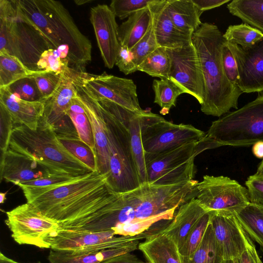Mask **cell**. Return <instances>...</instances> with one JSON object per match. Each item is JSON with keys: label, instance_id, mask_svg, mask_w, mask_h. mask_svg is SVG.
<instances>
[{"label": "cell", "instance_id": "1", "mask_svg": "<svg viewBox=\"0 0 263 263\" xmlns=\"http://www.w3.org/2000/svg\"><path fill=\"white\" fill-rule=\"evenodd\" d=\"M118 194L108 185L107 175L95 171L26 199L60 228L68 229L100 216Z\"/></svg>", "mask_w": 263, "mask_h": 263}, {"label": "cell", "instance_id": "2", "mask_svg": "<svg viewBox=\"0 0 263 263\" xmlns=\"http://www.w3.org/2000/svg\"><path fill=\"white\" fill-rule=\"evenodd\" d=\"M16 13L34 30L48 49L67 45L68 60L78 71L91 60V43L79 29L68 10L53 0L13 1Z\"/></svg>", "mask_w": 263, "mask_h": 263}, {"label": "cell", "instance_id": "3", "mask_svg": "<svg viewBox=\"0 0 263 263\" xmlns=\"http://www.w3.org/2000/svg\"><path fill=\"white\" fill-rule=\"evenodd\" d=\"M226 40L215 25L202 23L192 34V42L198 53L204 82V98L201 110L220 117L231 108L238 109L243 93L228 79L222 64V48Z\"/></svg>", "mask_w": 263, "mask_h": 263}, {"label": "cell", "instance_id": "4", "mask_svg": "<svg viewBox=\"0 0 263 263\" xmlns=\"http://www.w3.org/2000/svg\"><path fill=\"white\" fill-rule=\"evenodd\" d=\"M105 122L109 152L107 182L117 193L134 190L141 184L133 157L128 122L133 111L109 100L97 98Z\"/></svg>", "mask_w": 263, "mask_h": 263}, {"label": "cell", "instance_id": "5", "mask_svg": "<svg viewBox=\"0 0 263 263\" xmlns=\"http://www.w3.org/2000/svg\"><path fill=\"white\" fill-rule=\"evenodd\" d=\"M9 148L35 161L52 175L80 176L92 172L65 147L53 127L42 119L35 130L15 125Z\"/></svg>", "mask_w": 263, "mask_h": 263}, {"label": "cell", "instance_id": "6", "mask_svg": "<svg viewBox=\"0 0 263 263\" xmlns=\"http://www.w3.org/2000/svg\"><path fill=\"white\" fill-rule=\"evenodd\" d=\"M259 141H263V95L212 122L200 145L204 151L225 145H253Z\"/></svg>", "mask_w": 263, "mask_h": 263}, {"label": "cell", "instance_id": "7", "mask_svg": "<svg viewBox=\"0 0 263 263\" xmlns=\"http://www.w3.org/2000/svg\"><path fill=\"white\" fill-rule=\"evenodd\" d=\"M46 48L41 37L18 17L13 1L0 0V54L14 56L39 70L37 63Z\"/></svg>", "mask_w": 263, "mask_h": 263}, {"label": "cell", "instance_id": "8", "mask_svg": "<svg viewBox=\"0 0 263 263\" xmlns=\"http://www.w3.org/2000/svg\"><path fill=\"white\" fill-rule=\"evenodd\" d=\"M199 141L188 142L155 154L145 153L147 183L170 185L194 180Z\"/></svg>", "mask_w": 263, "mask_h": 263}, {"label": "cell", "instance_id": "9", "mask_svg": "<svg viewBox=\"0 0 263 263\" xmlns=\"http://www.w3.org/2000/svg\"><path fill=\"white\" fill-rule=\"evenodd\" d=\"M141 138L145 153H161L183 144L199 141L205 133L192 125L174 124L144 110L142 114Z\"/></svg>", "mask_w": 263, "mask_h": 263}, {"label": "cell", "instance_id": "10", "mask_svg": "<svg viewBox=\"0 0 263 263\" xmlns=\"http://www.w3.org/2000/svg\"><path fill=\"white\" fill-rule=\"evenodd\" d=\"M194 197L208 212L235 214L250 202L247 189L223 176H204Z\"/></svg>", "mask_w": 263, "mask_h": 263}, {"label": "cell", "instance_id": "11", "mask_svg": "<svg viewBox=\"0 0 263 263\" xmlns=\"http://www.w3.org/2000/svg\"><path fill=\"white\" fill-rule=\"evenodd\" d=\"M6 215L5 223L17 243L40 248H50L48 238L60 228L55 221L28 202L7 212Z\"/></svg>", "mask_w": 263, "mask_h": 263}, {"label": "cell", "instance_id": "12", "mask_svg": "<svg viewBox=\"0 0 263 263\" xmlns=\"http://www.w3.org/2000/svg\"><path fill=\"white\" fill-rule=\"evenodd\" d=\"M76 76L92 96L104 99L136 112L143 111L139 105L137 86L133 80L104 72L93 74L77 70Z\"/></svg>", "mask_w": 263, "mask_h": 263}, {"label": "cell", "instance_id": "13", "mask_svg": "<svg viewBox=\"0 0 263 263\" xmlns=\"http://www.w3.org/2000/svg\"><path fill=\"white\" fill-rule=\"evenodd\" d=\"M166 50L171 59L168 78L201 105L204 98V79L200 61L192 42L179 49Z\"/></svg>", "mask_w": 263, "mask_h": 263}, {"label": "cell", "instance_id": "14", "mask_svg": "<svg viewBox=\"0 0 263 263\" xmlns=\"http://www.w3.org/2000/svg\"><path fill=\"white\" fill-rule=\"evenodd\" d=\"M76 70L71 68L62 73L60 83L48 98L43 100L44 112L42 119L51 125L57 135H76V128L69 116L66 114L72 100L76 97L74 84Z\"/></svg>", "mask_w": 263, "mask_h": 263}, {"label": "cell", "instance_id": "15", "mask_svg": "<svg viewBox=\"0 0 263 263\" xmlns=\"http://www.w3.org/2000/svg\"><path fill=\"white\" fill-rule=\"evenodd\" d=\"M143 194L141 186L126 192L118 193L114 202L100 216L67 229L93 232L112 231L119 224L133 221L135 219L136 209L141 202Z\"/></svg>", "mask_w": 263, "mask_h": 263}, {"label": "cell", "instance_id": "16", "mask_svg": "<svg viewBox=\"0 0 263 263\" xmlns=\"http://www.w3.org/2000/svg\"><path fill=\"white\" fill-rule=\"evenodd\" d=\"M236 63L238 86L243 92L263 91V37L251 47L243 48L226 41Z\"/></svg>", "mask_w": 263, "mask_h": 263}, {"label": "cell", "instance_id": "17", "mask_svg": "<svg viewBox=\"0 0 263 263\" xmlns=\"http://www.w3.org/2000/svg\"><path fill=\"white\" fill-rule=\"evenodd\" d=\"M116 17L106 5L99 4L90 8V21L97 44L104 65L109 69L115 66L121 46Z\"/></svg>", "mask_w": 263, "mask_h": 263}, {"label": "cell", "instance_id": "18", "mask_svg": "<svg viewBox=\"0 0 263 263\" xmlns=\"http://www.w3.org/2000/svg\"><path fill=\"white\" fill-rule=\"evenodd\" d=\"M76 72V97L84 108L91 124L96 145L98 172L108 176L109 152L105 122L98 103L82 85L77 78Z\"/></svg>", "mask_w": 263, "mask_h": 263}, {"label": "cell", "instance_id": "19", "mask_svg": "<svg viewBox=\"0 0 263 263\" xmlns=\"http://www.w3.org/2000/svg\"><path fill=\"white\" fill-rule=\"evenodd\" d=\"M210 222L224 260L239 258L246 250L243 229L235 214L210 212Z\"/></svg>", "mask_w": 263, "mask_h": 263}, {"label": "cell", "instance_id": "20", "mask_svg": "<svg viewBox=\"0 0 263 263\" xmlns=\"http://www.w3.org/2000/svg\"><path fill=\"white\" fill-rule=\"evenodd\" d=\"M114 231H88L60 228L48 238L53 250L79 251L103 249L104 244L121 239Z\"/></svg>", "mask_w": 263, "mask_h": 263}, {"label": "cell", "instance_id": "21", "mask_svg": "<svg viewBox=\"0 0 263 263\" xmlns=\"http://www.w3.org/2000/svg\"><path fill=\"white\" fill-rule=\"evenodd\" d=\"M51 175L35 161L9 147L4 155L1 156V181L5 180L17 185Z\"/></svg>", "mask_w": 263, "mask_h": 263}, {"label": "cell", "instance_id": "22", "mask_svg": "<svg viewBox=\"0 0 263 263\" xmlns=\"http://www.w3.org/2000/svg\"><path fill=\"white\" fill-rule=\"evenodd\" d=\"M166 0H155L149 8L153 17V29L158 45L167 49L182 48L192 42V34L178 29L166 10Z\"/></svg>", "mask_w": 263, "mask_h": 263}, {"label": "cell", "instance_id": "23", "mask_svg": "<svg viewBox=\"0 0 263 263\" xmlns=\"http://www.w3.org/2000/svg\"><path fill=\"white\" fill-rule=\"evenodd\" d=\"M0 103L8 110L15 125H24L35 130L43 116V101L23 100L13 92L10 86L0 88Z\"/></svg>", "mask_w": 263, "mask_h": 263}, {"label": "cell", "instance_id": "24", "mask_svg": "<svg viewBox=\"0 0 263 263\" xmlns=\"http://www.w3.org/2000/svg\"><path fill=\"white\" fill-rule=\"evenodd\" d=\"M206 213L193 197L178 208L173 219L161 232L168 236L179 250L190 232Z\"/></svg>", "mask_w": 263, "mask_h": 263}, {"label": "cell", "instance_id": "25", "mask_svg": "<svg viewBox=\"0 0 263 263\" xmlns=\"http://www.w3.org/2000/svg\"><path fill=\"white\" fill-rule=\"evenodd\" d=\"M139 240L129 244L104 250L79 251H50L48 260L50 263H101L116 256L131 253L138 249Z\"/></svg>", "mask_w": 263, "mask_h": 263}, {"label": "cell", "instance_id": "26", "mask_svg": "<svg viewBox=\"0 0 263 263\" xmlns=\"http://www.w3.org/2000/svg\"><path fill=\"white\" fill-rule=\"evenodd\" d=\"M138 249L147 263H182L177 246L161 231L147 237Z\"/></svg>", "mask_w": 263, "mask_h": 263}, {"label": "cell", "instance_id": "27", "mask_svg": "<svg viewBox=\"0 0 263 263\" xmlns=\"http://www.w3.org/2000/svg\"><path fill=\"white\" fill-rule=\"evenodd\" d=\"M153 21L148 7L130 15L118 28V40L121 46L131 50L144 36Z\"/></svg>", "mask_w": 263, "mask_h": 263}, {"label": "cell", "instance_id": "28", "mask_svg": "<svg viewBox=\"0 0 263 263\" xmlns=\"http://www.w3.org/2000/svg\"><path fill=\"white\" fill-rule=\"evenodd\" d=\"M166 10L175 25L192 34L201 25L199 11L192 0H166Z\"/></svg>", "mask_w": 263, "mask_h": 263}, {"label": "cell", "instance_id": "29", "mask_svg": "<svg viewBox=\"0 0 263 263\" xmlns=\"http://www.w3.org/2000/svg\"><path fill=\"white\" fill-rule=\"evenodd\" d=\"M242 229L263 252V206L250 202L235 214Z\"/></svg>", "mask_w": 263, "mask_h": 263}, {"label": "cell", "instance_id": "30", "mask_svg": "<svg viewBox=\"0 0 263 263\" xmlns=\"http://www.w3.org/2000/svg\"><path fill=\"white\" fill-rule=\"evenodd\" d=\"M227 7L233 15L263 33V0H233Z\"/></svg>", "mask_w": 263, "mask_h": 263}, {"label": "cell", "instance_id": "31", "mask_svg": "<svg viewBox=\"0 0 263 263\" xmlns=\"http://www.w3.org/2000/svg\"><path fill=\"white\" fill-rule=\"evenodd\" d=\"M143 111L132 112L128 122L132 153L141 184L147 183L145 152L142 141L141 130V117Z\"/></svg>", "mask_w": 263, "mask_h": 263}, {"label": "cell", "instance_id": "32", "mask_svg": "<svg viewBox=\"0 0 263 263\" xmlns=\"http://www.w3.org/2000/svg\"><path fill=\"white\" fill-rule=\"evenodd\" d=\"M39 71L30 69L14 56L6 53L0 54V88L9 87Z\"/></svg>", "mask_w": 263, "mask_h": 263}, {"label": "cell", "instance_id": "33", "mask_svg": "<svg viewBox=\"0 0 263 263\" xmlns=\"http://www.w3.org/2000/svg\"><path fill=\"white\" fill-rule=\"evenodd\" d=\"M182 263H223V258L217 243L212 226L209 222L199 246L187 259L181 258Z\"/></svg>", "mask_w": 263, "mask_h": 263}, {"label": "cell", "instance_id": "34", "mask_svg": "<svg viewBox=\"0 0 263 263\" xmlns=\"http://www.w3.org/2000/svg\"><path fill=\"white\" fill-rule=\"evenodd\" d=\"M153 89L155 93L154 103L161 107L160 112L163 115L168 114L171 108L176 105L178 97L185 93L178 84L168 77L155 79Z\"/></svg>", "mask_w": 263, "mask_h": 263}, {"label": "cell", "instance_id": "35", "mask_svg": "<svg viewBox=\"0 0 263 263\" xmlns=\"http://www.w3.org/2000/svg\"><path fill=\"white\" fill-rule=\"evenodd\" d=\"M66 114L71 119L79 138L87 144L97 155L90 121L84 108L76 97L72 100L66 110Z\"/></svg>", "mask_w": 263, "mask_h": 263}, {"label": "cell", "instance_id": "36", "mask_svg": "<svg viewBox=\"0 0 263 263\" xmlns=\"http://www.w3.org/2000/svg\"><path fill=\"white\" fill-rule=\"evenodd\" d=\"M171 59L166 48L159 47L149 54L137 67V71L160 79L168 78Z\"/></svg>", "mask_w": 263, "mask_h": 263}, {"label": "cell", "instance_id": "37", "mask_svg": "<svg viewBox=\"0 0 263 263\" xmlns=\"http://www.w3.org/2000/svg\"><path fill=\"white\" fill-rule=\"evenodd\" d=\"M60 142L92 172L98 171L97 155L79 136L57 135Z\"/></svg>", "mask_w": 263, "mask_h": 263}, {"label": "cell", "instance_id": "38", "mask_svg": "<svg viewBox=\"0 0 263 263\" xmlns=\"http://www.w3.org/2000/svg\"><path fill=\"white\" fill-rule=\"evenodd\" d=\"M223 36L227 42L247 48L260 40L263 37V33L248 24L242 23L229 26Z\"/></svg>", "mask_w": 263, "mask_h": 263}, {"label": "cell", "instance_id": "39", "mask_svg": "<svg viewBox=\"0 0 263 263\" xmlns=\"http://www.w3.org/2000/svg\"><path fill=\"white\" fill-rule=\"evenodd\" d=\"M177 210L158 215L143 220H135L130 222L121 224L112 231L117 236H135L150 230L154 224L160 221L172 220Z\"/></svg>", "mask_w": 263, "mask_h": 263}, {"label": "cell", "instance_id": "40", "mask_svg": "<svg viewBox=\"0 0 263 263\" xmlns=\"http://www.w3.org/2000/svg\"><path fill=\"white\" fill-rule=\"evenodd\" d=\"M210 220V212L204 214L197 222L187 236L184 243L179 250L181 258L191 257L201 243Z\"/></svg>", "mask_w": 263, "mask_h": 263}, {"label": "cell", "instance_id": "41", "mask_svg": "<svg viewBox=\"0 0 263 263\" xmlns=\"http://www.w3.org/2000/svg\"><path fill=\"white\" fill-rule=\"evenodd\" d=\"M69 63L67 59H61L54 49H47L42 53L37 63V67L39 70L61 74L70 69Z\"/></svg>", "mask_w": 263, "mask_h": 263}, {"label": "cell", "instance_id": "42", "mask_svg": "<svg viewBox=\"0 0 263 263\" xmlns=\"http://www.w3.org/2000/svg\"><path fill=\"white\" fill-rule=\"evenodd\" d=\"M159 47L155 35L153 21L144 36L130 50L134 62L138 66L152 52Z\"/></svg>", "mask_w": 263, "mask_h": 263}, {"label": "cell", "instance_id": "43", "mask_svg": "<svg viewBox=\"0 0 263 263\" xmlns=\"http://www.w3.org/2000/svg\"><path fill=\"white\" fill-rule=\"evenodd\" d=\"M29 77L35 82L43 101L50 97L57 89L61 80L62 73L40 70Z\"/></svg>", "mask_w": 263, "mask_h": 263}, {"label": "cell", "instance_id": "44", "mask_svg": "<svg viewBox=\"0 0 263 263\" xmlns=\"http://www.w3.org/2000/svg\"><path fill=\"white\" fill-rule=\"evenodd\" d=\"M155 0H112L109 7L120 20L128 17L136 12L148 7Z\"/></svg>", "mask_w": 263, "mask_h": 263}, {"label": "cell", "instance_id": "45", "mask_svg": "<svg viewBox=\"0 0 263 263\" xmlns=\"http://www.w3.org/2000/svg\"><path fill=\"white\" fill-rule=\"evenodd\" d=\"M15 124L6 108L0 103V149L1 156L4 155L9 147Z\"/></svg>", "mask_w": 263, "mask_h": 263}, {"label": "cell", "instance_id": "46", "mask_svg": "<svg viewBox=\"0 0 263 263\" xmlns=\"http://www.w3.org/2000/svg\"><path fill=\"white\" fill-rule=\"evenodd\" d=\"M12 91L21 99L29 101H42V98L34 81L28 77L10 86Z\"/></svg>", "mask_w": 263, "mask_h": 263}, {"label": "cell", "instance_id": "47", "mask_svg": "<svg viewBox=\"0 0 263 263\" xmlns=\"http://www.w3.org/2000/svg\"><path fill=\"white\" fill-rule=\"evenodd\" d=\"M250 201L263 206V174L250 175L245 182Z\"/></svg>", "mask_w": 263, "mask_h": 263}, {"label": "cell", "instance_id": "48", "mask_svg": "<svg viewBox=\"0 0 263 263\" xmlns=\"http://www.w3.org/2000/svg\"><path fill=\"white\" fill-rule=\"evenodd\" d=\"M221 55L223 69L228 79L231 84L238 86L239 76L236 63L226 40L222 46Z\"/></svg>", "mask_w": 263, "mask_h": 263}, {"label": "cell", "instance_id": "49", "mask_svg": "<svg viewBox=\"0 0 263 263\" xmlns=\"http://www.w3.org/2000/svg\"><path fill=\"white\" fill-rule=\"evenodd\" d=\"M115 65L117 66L120 71L125 75L137 71V67L134 62L131 51L127 48L122 46H120L117 55Z\"/></svg>", "mask_w": 263, "mask_h": 263}, {"label": "cell", "instance_id": "50", "mask_svg": "<svg viewBox=\"0 0 263 263\" xmlns=\"http://www.w3.org/2000/svg\"><path fill=\"white\" fill-rule=\"evenodd\" d=\"M192 1L202 13L230 2V0H192Z\"/></svg>", "mask_w": 263, "mask_h": 263}, {"label": "cell", "instance_id": "51", "mask_svg": "<svg viewBox=\"0 0 263 263\" xmlns=\"http://www.w3.org/2000/svg\"><path fill=\"white\" fill-rule=\"evenodd\" d=\"M101 263H147L136 255L128 253L109 259Z\"/></svg>", "mask_w": 263, "mask_h": 263}, {"label": "cell", "instance_id": "52", "mask_svg": "<svg viewBox=\"0 0 263 263\" xmlns=\"http://www.w3.org/2000/svg\"><path fill=\"white\" fill-rule=\"evenodd\" d=\"M252 152L257 158L263 159V141H259L253 145Z\"/></svg>", "mask_w": 263, "mask_h": 263}, {"label": "cell", "instance_id": "53", "mask_svg": "<svg viewBox=\"0 0 263 263\" xmlns=\"http://www.w3.org/2000/svg\"><path fill=\"white\" fill-rule=\"evenodd\" d=\"M238 260L239 263H254L251 256L247 248L241 256L238 258Z\"/></svg>", "mask_w": 263, "mask_h": 263}, {"label": "cell", "instance_id": "54", "mask_svg": "<svg viewBox=\"0 0 263 263\" xmlns=\"http://www.w3.org/2000/svg\"><path fill=\"white\" fill-rule=\"evenodd\" d=\"M0 263H20L6 256L2 253H0Z\"/></svg>", "mask_w": 263, "mask_h": 263}, {"label": "cell", "instance_id": "55", "mask_svg": "<svg viewBox=\"0 0 263 263\" xmlns=\"http://www.w3.org/2000/svg\"><path fill=\"white\" fill-rule=\"evenodd\" d=\"M92 0H75L74 2L77 5H82L89 3H91Z\"/></svg>", "mask_w": 263, "mask_h": 263}, {"label": "cell", "instance_id": "56", "mask_svg": "<svg viewBox=\"0 0 263 263\" xmlns=\"http://www.w3.org/2000/svg\"><path fill=\"white\" fill-rule=\"evenodd\" d=\"M256 173L259 174H263V159L258 165Z\"/></svg>", "mask_w": 263, "mask_h": 263}, {"label": "cell", "instance_id": "57", "mask_svg": "<svg viewBox=\"0 0 263 263\" xmlns=\"http://www.w3.org/2000/svg\"><path fill=\"white\" fill-rule=\"evenodd\" d=\"M6 193H1L0 194V203H3L6 200Z\"/></svg>", "mask_w": 263, "mask_h": 263}, {"label": "cell", "instance_id": "58", "mask_svg": "<svg viewBox=\"0 0 263 263\" xmlns=\"http://www.w3.org/2000/svg\"><path fill=\"white\" fill-rule=\"evenodd\" d=\"M223 263H233V260H224Z\"/></svg>", "mask_w": 263, "mask_h": 263}, {"label": "cell", "instance_id": "59", "mask_svg": "<svg viewBox=\"0 0 263 263\" xmlns=\"http://www.w3.org/2000/svg\"><path fill=\"white\" fill-rule=\"evenodd\" d=\"M233 263H239V261H238V259H235V260H233Z\"/></svg>", "mask_w": 263, "mask_h": 263}, {"label": "cell", "instance_id": "60", "mask_svg": "<svg viewBox=\"0 0 263 263\" xmlns=\"http://www.w3.org/2000/svg\"><path fill=\"white\" fill-rule=\"evenodd\" d=\"M38 263H40V262H38Z\"/></svg>", "mask_w": 263, "mask_h": 263}]
</instances>
